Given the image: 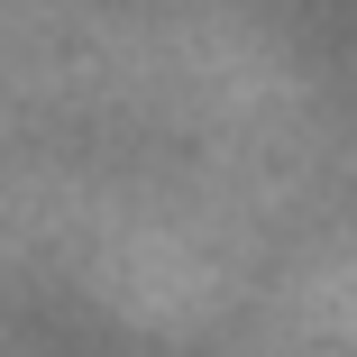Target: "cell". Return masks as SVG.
<instances>
[]
</instances>
